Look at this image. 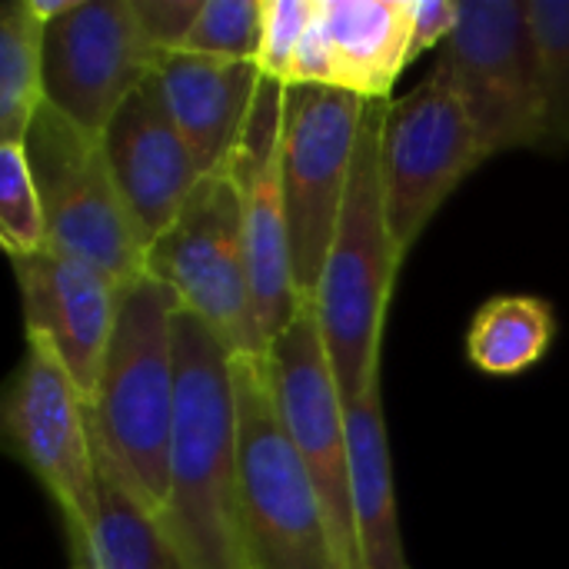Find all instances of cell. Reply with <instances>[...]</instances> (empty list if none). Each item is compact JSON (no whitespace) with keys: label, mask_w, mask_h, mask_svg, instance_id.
Listing matches in <instances>:
<instances>
[{"label":"cell","mask_w":569,"mask_h":569,"mask_svg":"<svg viewBox=\"0 0 569 569\" xmlns=\"http://www.w3.org/2000/svg\"><path fill=\"white\" fill-rule=\"evenodd\" d=\"M347 437H350V497H353L360 563L363 569H410L400 537V520H397L380 377L353 403H347Z\"/></svg>","instance_id":"ac0fdd59"},{"label":"cell","mask_w":569,"mask_h":569,"mask_svg":"<svg viewBox=\"0 0 569 569\" xmlns=\"http://www.w3.org/2000/svg\"><path fill=\"white\" fill-rule=\"evenodd\" d=\"M133 13L160 57L180 53L203 10V0H130Z\"/></svg>","instance_id":"484cf974"},{"label":"cell","mask_w":569,"mask_h":569,"mask_svg":"<svg viewBox=\"0 0 569 569\" xmlns=\"http://www.w3.org/2000/svg\"><path fill=\"white\" fill-rule=\"evenodd\" d=\"M23 360L0 397V433L7 450L57 507L70 557H80L100 517L90 407L43 340L23 337Z\"/></svg>","instance_id":"5b68a950"},{"label":"cell","mask_w":569,"mask_h":569,"mask_svg":"<svg viewBox=\"0 0 569 569\" xmlns=\"http://www.w3.org/2000/svg\"><path fill=\"white\" fill-rule=\"evenodd\" d=\"M387 107L390 100H370L367 107L347 203L327 253L320 290L313 297L323 343L347 403H353L380 377L383 320L393 277L403 263L390 237L380 180V133Z\"/></svg>","instance_id":"277c9868"},{"label":"cell","mask_w":569,"mask_h":569,"mask_svg":"<svg viewBox=\"0 0 569 569\" xmlns=\"http://www.w3.org/2000/svg\"><path fill=\"white\" fill-rule=\"evenodd\" d=\"M100 470V517L73 569H187L163 520L120 480L113 467Z\"/></svg>","instance_id":"d6986e66"},{"label":"cell","mask_w":569,"mask_h":569,"mask_svg":"<svg viewBox=\"0 0 569 569\" xmlns=\"http://www.w3.org/2000/svg\"><path fill=\"white\" fill-rule=\"evenodd\" d=\"M150 47L130 0H77L47 23L43 97L70 123L103 137L113 113L153 77Z\"/></svg>","instance_id":"7c38bea8"},{"label":"cell","mask_w":569,"mask_h":569,"mask_svg":"<svg viewBox=\"0 0 569 569\" xmlns=\"http://www.w3.org/2000/svg\"><path fill=\"white\" fill-rule=\"evenodd\" d=\"M487 160L490 153L443 67L433 63L410 93L390 100L380 133V180L400 257Z\"/></svg>","instance_id":"30bf717a"},{"label":"cell","mask_w":569,"mask_h":569,"mask_svg":"<svg viewBox=\"0 0 569 569\" xmlns=\"http://www.w3.org/2000/svg\"><path fill=\"white\" fill-rule=\"evenodd\" d=\"M43 37L47 23L30 0L0 10V143H23L43 97Z\"/></svg>","instance_id":"44dd1931"},{"label":"cell","mask_w":569,"mask_h":569,"mask_svg":"<svg viewBox=\"0 0 569 569\" xmlns=\"http://www.w3.org/2000/svg\"><path fill=\"white\" fill-rule=\"evenodd\" d=\"M173 357L177 397L160 520L187 569H243L237 533L240 417L233 350L180 307Z\"/></svg>","instance_id":"6da1fadb"},{"label":"cell","mask_w":569,"mask_h":569,"mask_svg":"<svg viewBox=\"0 0 569 569\" xmlns=\"http://www.w3.org/2000/svg\"><path fill=\"white\" fill-rule=\"evenodd\" d=\"M103 150L117 190L147 247L180 217L207 177L180 137L157 77H150L107 123Z\"/></svg>","instance_id":"9a60e30c"},{"label":"cell","mask_w":569,"mask_h":569,"mask_svg":"<svg viewBox=\"0 0 569 569\" xmlns=\"http://www.w3.org/2000/svg\"><path fill=\"white\" fill-rule=\"evenodd\" d=\"M547 93L550 150H569V0H527Z\"/></svg>","instance_id":"603a6c76"},{"label":"cell","mask_w":569,"mask_h":569,"mask_svg":"<svg viewBox=\"0 0 569 569\" xmlns=\"http://www.w3.org/2000/svg\"><path fill=\"white\" fill-rule=\"evenodd\" d=\"M283 93L287 87L263 77L247 140L237 153L250 287H253V323L263 353L287 330V323L297 317L303 303L293 280V253H290V227H287V200H283V160H280Z\"/></svg>","instance_id":"5bb4252c"},{"label":"cell","mask_w":569,"mask_h":569,"mask_svg":"<svg viewBox=\"0 0 569 569\" xmlns=\"http://www.w3.org/2000/svg\"><path fill=\"white\" fill-rule=\"evenodd\" d=\"M270 383L283 430L307 463L333 537L347 569H363L353 527V497H350V437H347V400L337 383L317 303L303 300L297 317L267 350Z\"/></svg>","instance_id":"8fae6325"},{"label":"cell","mask_w":569,"mask_h":569,"mask_svg":"<svg viewBox=\"0 0 569 569\" xmlns=\"http://www.w3.org/2000/svg\"><path fill=\"white\" fill-rule=\"evenodd\" d=\"M177 313L180 300L150 273L123 287L113 340L90 403L97 460L113 467L157 517L167 507Z\"/></svg>","instance_id":"7a4b0ae2"},{"label":"cell","mask_w":569,"mask_h":569,"mask_svg":"<svg viewBox=\"0 0 569 569\" xmlns=\"http://www.w3.org/2000/svg\"><path fill=\"white\" fill-rule=\"evenodd\" d=\"M263 33V0H203V10L180 53L257 63Z\"/></svg>","instance_id":"cb8c5ba5"},{"label":"cell","mask_w":569,"mask_h":569,"mask_svg":"<svg viewBox=\"0 0 569 569\" xmlns=\"http://www.w3.org/2000/svg\"><path fill=\"white\" fill-rule=\"evenodd\" d=\"M447 70L490 153L550 150L547 93L527 0H460V23L440 47Z\"/></svg>","instance_id":"ba28073f"},{"label":"cell","mask_w":569,"mask_h":569,"mask_svg":"<svg viewBox=\"0 0 569 569\" xmlns=\"http://www.w3.org/2000/svg\"><path fill=\"white\" fill-rule=\"evenodd\" d=\"M153 77L180 137L193 150L203 173L230 167L247 140L260 100V67L170 53L160 57Z\"/></svg>","instance_id":"e0dca14e"},{"label":"cell","mask_w":569,"mask_h":569,"mask_svg":"<svg viewBox=\"0 0 569 569\" xmlns=\"http://www.w3.org/2000/svg\"><path fill=\"white\" fill-rule=\"evenodd\" d=\"M147 273L183 310L203 320L233 357L263 353L253 323V287L237 160L207 173L180 217L147 247Z\"/></svg>","instance_id":"8992f818"},{"label":"cell","mask_w":569,"mask_h":569,"mask_svg":"<svg viewBox=\"0 0 569 569\" xmlns=\"http://www.w3.org/2000/svg\"><path fill=\"white\" fill-rule=\"evenodd\" d=\"M460 23V0H410V63L443 47Z\"/></svg>","instance_id":"4316f807"},{"label":"cell","mask_w":569,"mask_h":569,"mask_svg":"<svg viewBox=\"0 0 569 569\" xmlns=\"http://www.w3.org/2000/svg\"><path fill=\"white\" fill-rule=\"evenodd\" d=\"M10 263L23 307V337H37L57 353L90 407L113 340L123 283L57 247Z\"/></svg>","instance_id":"4fadbf2b"},{"label":"cell","mask_w":569,"mask_h":569,"mask_svg":"<svg viewBox=\"0 0 569 569\" xmlns=\"http://www.w3.org/2000/svg\"><path fill=\"white\" fill-rule=\"evenodd\" d=\"M240 417L237 533L243 569H347L323 497L277 413L267 353L233 357Z\"/></svg>","instance_id":"3957f363"},{"label":"cell","mask_w":569,"mask_h":569,"mask_svg":"<svg viewBox=\"0 0 569 569\" xmlns=\"http://www.w3.org/2000/svg\"><path fill=\"white\" fill-rule=\"evenodd\" d=\"M0 243L10 260L50 247L43 200L23 143H0Z\"/></svg>","instance_id":"7402d4cb"},{"label":"cell","mask_w":569,"mask_h":569,"mask_svg":"<svg viewBox=\"0 0 569 569\" xmlns=\"http://www.w3.org/2000/svg\"><path fill=\"white\" fill-rule=\"evenodd\" d=\"M317 0H263V33L257 50V67L267 80L293 87L297 57L313 23Z\"/></svg>","instance_id":"d4e9b609"},{"label":"cell","mask_w":569,"mask_h":569,"mask_svg":"<svg viewBox=\"0 0 569 569\" xmlns=\"http://www.w3.org/2000/svg\"><path fill=\"white\" fill-rule=\"evenodd\" d=\"M410 63V0H317L297 57V83L390 100Z\"/></svg>","instance_id":"2e32d148"},{"label":"cell","mask_w":569,"mask_h":569,"mask_svg":"<svg viewBox=\"0 0 569 569\" xmlns=\"http://www.w3.org/2000/svg\"><path fill=\"white\" fill-rule=\"evenodd\" d=\"M23 150L43 200L50 247L100 267L123 287L140 280L147 273V240L117 190L103 137L43 103Z\"/></svg>","instance_id":"52a82bcc"},{"label":"cell","mask_w":569,"mask_h":569,"mask_svg":"<svg viewBox=\"0 0 569 569\" xmlns=\"http://www.w3.org/2000/svg\"><path fill=\"white\" fill-rule=\"evenodd\" d=\"M557 333V317L540 297H493L467 333V357L487 377H517L543 360Z\"/></svg>","instance_id":"ffe728a7"},{"label":"cell","mask_w":569,"mask_h":569,"mask_svg":"<svg viewBox=\"0 0 569 569\" xmlns=\"http://www.w3.org/2000/svg\"><path fill=\"white\" fill-rule=\"evenodd\" d=\"M370 100L333 87H287L283 93V200L300 300H313L347 203L360 130Z\"/></svg>","instance_id":"9c48e42d"}]
</instances>
